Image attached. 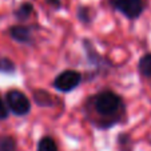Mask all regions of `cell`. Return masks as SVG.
I'll list each match as a JSON object with an SVG mask.
<instances>
[{"label":"cell","mask_w":151,"mask_h":151,"mask_svg":"<svg viewBox=\"0 0 151 151\" xmlns=\"http://www.w3.org/2000/svg\"><path fill=\"white\" fill-rule=\"evenodd\" d=\"M56 96L48 92L47 90L43 88H34L32 90V100L35 102V104L43 107V109H50V107H54L56 104Z\"/></svg>","instance_id":"obj_7"},{"label":"cell","mask_w":151,"mask_h":151,"mask_svg":"<svg viewBox=\"0 0 151 151\" xmlns=\"http://www.w3.org/2000/svg\"><path fill=\"white\" fill-rule=\"evenodd\" d=\"M109 4L114 11L128 20H137L143 15L147 8L146 0H109Z\"/></svg>","instance_id":"obj_4"},{"label":"cell","mask_w":151,"mask_h":151,"mask_svg":"<svg viewBox=\"0 0 151 151\" xmlns=\"http://www.w3.org/2000/svg\"><path fill=\"white\" fill-rule=\"evenodd\" d=\"M116 145H118V151H134L132 139L130 137V134H127V132H120L118 135Z\"/></svg>","instance_id":"obj_12"},{"label":"cell","mask_w":151,"mask_h":151,"mask_svg":"<svg viewBox=\"0 0 151 151\" xmlns=\"http://www.w3.org/2000/svg\"><path fill=\"white\" fill-rule=\"evenodd\" d=\"M137 68L142 78L151 79V52H146V54L138 60Z\"/></svg>","instance_id":"obj_10"},{"label":"cell","mask_w":151,"mask_h":151,"mask_svg":"<svg viewBox=\"0 0 151 151\" xmlns=\"http://www.w3.org/2000/svg\"><path fill=\"white\" fill-rule=\"evenodd\" d=\"M96 16V11L92 8L91 6H87V4H80L76 8V17L83 26L90 27L95 20Z\"/></svg>","instance_id":"obj_8"},{"label":"cell","mask_w":151,"mask_h":151,"mask_svg":"<svg viewBox=\"0 0 151 151\" xmlns=\"http://www.w3.org/2000/svg\"><path fill=\"white\" fill-rule=\"evenodd\" d=\"M0 151H17V142L11 135H0Z\"/></svg>","instance_id":"obj_13"},{"label":"cell","mask_w":151,"mask_h":151,"mask_svg":"<svg viewBox=\"0 0 151 151\" xmlns=\"http://www.w3.org/2000/svg\"><path fill=\"white\" fill-rule=\"evenodd\" d=\"M16 72V64L12 59L7 56H0V74L12 75Z\"/></svg>","instance_id":"obj_14"},{"label":"cell","mask_w":151,"mask_h":151,"mask_svg":"<svg viewBox=\"0 0 151 151\" xmlns=\"http://www.w3.org/2000/svg\"><path fill=\"white\" fill-rule=\"evenodd\" d=\"M83 82V75L78 70H64L60 74L55 76L52 82V87L56 91L63 92V94H68L76 90Z\"/></svg>","instance_id":"obj_5"},{"label":"cell","mask_w":151,"mask_h":151,"mask_svg":"<svg viewBox=\"0 0 151 151\" xmlns=\"http://www.w3.org/2000/svg\"><path fill=\"white\" fill-rule=\"evenodd\" d=\"M83 114L96 130H111L127 122V106L123 96L110 88L90 95L83 103Z\"/></svg>","instance_id":"obj_1"},{"label":"cell","mask_w":151,"mask_h":151,"mask_svg":"<svg viewBox=\"0 0 151 151\" xmlns=\"http://www.w3.org/2000/svg\"><path fill=\"white\" fill-rule=\"evenodd\" d=\"M6 103L9 112L15 116H27L32 110V104L29 98L23 91L16 88H11L6 92Z\"/></svg>","instance_id":"obj_3"},{"label":"cell","mask_w":151,"mask_h":151,"mask_svg":"<svg viewBox=\"0 0 151 151\" xmlns=\"http://www.w3.org/2000/svg\"><path fill=\"white\" fill-rule=\"evenodd\" d=\"M8 36L14 42L19 44H26V46H32L35 43L34 39V27L27 26V24H15L8 28Z\"/></svg>","instance_id":"obj_6"},{"label":"cell","mask_w":151,"mask_h":151,"mask_svg":"<svg viewBox=\"0 0 151 151\" xmlns=\"http://www.w3.org/2000/svg\"><path fill=\"white\" fill-rule=\"evenodd\" d=\"M44 1H46V4H48L54 11H59V9H62V7H63L62 0H44Z\"/></svg>","instance_id":"obj_16"},{"label":"cell","mask_w":151,"mask_h":151,"mask_svg":"<svg viewBox=\"0 0 151 151\" xmlns=\"http://www.w3.org/2000/svg\"><path fill=\"white\" fill-rule=\"evenodd\" d=\"M9 114H11V112H9L8 107H7L6 99H3V98H1V95H0V120L8 119Z\"/></svg>","instance_id":"obj_15"},{"label":"cell","mask_w":151,"mask_h":151,"mask_svg":"<svg viewBox=\"0 0 151 151\" xmlns=\"http://www.w3.org/2000/svg\"><path fill=\"white\" fill-rule=\"evenodd\" d=\"M36 151H59V148H58L56 140L50 135H46L39 139Z\"/></svg>","instance_id":"obj_11"},{"label":"cell","mask_w":151,"mask_h":151,"mask_svg":"<svg viewBox=\"0 0 151 151\" xmlns=\"http://www.w3.org/2000/svg\"><path fill=\"white\" fill-rule=\"evenodd\" d=\"M82 46L83 50H84V55H86V59H87V63L88 66L92 67V71L90 72V78L88 80L95 79L98 76H107L110 75V72L112 70H115V64L112 63V60L110 58H106L100 54L99 51L96 50V47L94 46V43L91 42L90 39L84 37L82 40Z\"/></svg>","instance_id":"obj_2"},{"label":"cell","mask_w":151,"mask_h":151,"mask_svg":"<svg viewBox=\"0 0 151 151\" xmlns=\"http://www.w3.org/2000/svg\"><path fill=\"white\" fill-rule=\"evenodd\" d=\"M34 12H35L34 4L29 3V1H24V3L19 4V7L14 11V16L17 22L24 23V22H27L34 15Z\"/></svg>","instance_id":"obj_9"}]
</instances>
